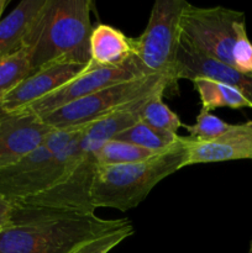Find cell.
<instances>
[{
  "label": "cell",
  "mask_w": 252,
  "mask_h": 253,
  "mask_svg": "<svg viewBox=\"0 0 252 253\" xmlns=\"http://www.w3.org/2000/svg\"><path fill=\"white\" fill-rule=\"evenodd\" d=\"M187 128L189 140L197 141V142H209V141L216 140L221 137L225 133L230 132L235 125L226 123L217 118L216 115L211 114L210 111L200 110L198 114L197 121L194 125H183Z\"/></svg>",
  "instance_id": "ffe728a7"
},
{
  "label": "cell",
  "mask_w": 252,
  "mask_h": 253,
  "mask_svg": "<svg viewBox=\"0 0 252 253\" xmlns=\"http://www.w3.org/2000/svg\"><path fill=\"white\" fill-rule=\"evenodd\" d=\"M143 76L148 74L145 73L142 67L133 58V56L125 64L118 67H95L91 63H88L85 69L76 78L71 79L68 83L49 93L48 95L17 111L31 113L42 118L67 104L85 98L100 89Z\"/></svg>",
  "instance_id": "ba28073f"
},
{
  "label": "cell",
  "mask_w": 252,
  "mask_h": 253,
  "mask_svg": "<svg viewBox=\"0 0 252 253\" xmlns=\"http://www.w3.org/2000/svg\"><path fill=\"white\" fill-rule=\"evenodd\" d=\"M83 127L53 130L40 147L10 167L0 169V194L11 204L51 189L78 160Z\"/></svg>",
  "instance_id": "5b68a950"
},
{
  "label": "cell",
  "mask_w": 252,
  "mask_h": 253,
  "mask_svg": "<svg viewBox=\"0 0 252 253\" xmlns=\"http://www.w3.org/2000/svg\"><path fill=\"white\" fill-rule=\"evenodd\" d=\"M46 0H22L0 22V58L24 48L25 40Z\"/></svg>",
  "instance_id": "5bb4252c"
},
{
  "label": "cell",
  "mask_w": 252,
  "mask_h": 253,
  "mask_svg": "<svg viewBox=\"0 0 252 253\" xmlns=\"http://www.w3.org/2000/svg\"><path fill=\"white\" fill-rule=\"evenodd\" d=\"M133 232H135V229H133L132 224L128 222L125 226L119 227L113 231L100 235L95 239L83 242L69 253H109L111 250L119 246L124 240L133 235Z\"/></svg>",
  "instance_id": "44dd1931"
},
{
  "label": "cell",
  "mask_w": 252,
  "mask_h": 253,
  "mask_svg": "<svg viewBox=\"0 0 252 253\" xmlns=\"http://www.w3.org/2000/svg\"><path fill=\"white\" fill-rule=\"evenodd\" d=\"M189 2L157 0L151 10L147 26L131 39L132 56L146 74H160L177 84L174 77L177 54L182 41V20Z\"/></svg>",
  "instance_id": "8992f818"
},
{
  "label": "cell",
  "mask_w": 252,
  "mask_h": 253,
  "mask_svg": "<svg viewBox=\"0 0 252 253\" xmlns=\"http://www.w3.org/2000/svg\"><path fill=\"white\" fill-rule=\"evenodd\" d=\"M95 212L12 204L11 225L0 232V253H69L83 242L128 224Z\"/></svg>",
  "instance_id": "6da1fadb"
},
{
  "label": "cell",
  "mask_w": 252,
  "mask_h": 253,
  "mask_svg": "<svg viewBox=\"0 0 252 253\" xmlns=\"http://www.w3.org/2000/svg\"><path fill=\"white\" fill-rule=\"evenodd\" d=\"M158 153L162 152H156V151L147 150V148L140 147L133 143L111 138V140L104 142L95 151V158L99 167H106V166L142 162Z\"/></svg>",
  "instance_id": "2e32d148"
},
{
  "label": "cell",
  "mask_w": 252,
  "mask_h": 253,
  "mask_svg": "<svg viewBox=\"0 0 252 253\" xmlns=\"http://www.w3.org/2000/svg\"><path fill=\"white\" fill-rule=\"evenodd\" d=\"M175 81L208 78L239 90L252 105V77L241 73L224 63L209 58L180 41L174 71Z\"/></svg>",
  "instance_id": "8fae6325"
},
{
  "label": "cell",
  "mask_w": 252,
  "mask_h": 253,
  "mask_svg": "<svg viewBox=\"0 0 252 253\" xmlns=\"http://www.w3.org/2000/svg\"><path fill=\"white\" fill-rule=\"evenodd\" d=\"M192 82L199 94L203 110L211 111L219 108L252 109L251 103L232 86L208 78H195Z\"/></svg>",
  "instance_id": "9a60e30c"
},
{
  "label": "cell",
  "mask_w": 252,
  "mask_h": 253,
  "mask_svg": "<svg viewBox=\"0 0 252 253\" xmlns=\"http://www.w3.org/2000/svg\"><path fill=\"white\" fill-rule=\"evenodd\" d=\"M11 215L12 204L0 194V232L6 230L11 225Z\"/></svg>",
  "instance_id": "7402d4cb"
},
{
  "label": "cell",
  "mask_w": 252,
  "mask_h": 253,
  "mask_svg": "<svg viewBox=\"0 0 252 253\" xmlns=\"http://www.w3.org/2000/svg\"><path fill=\"white\" fill-rule=\"evenodd\" d=\"M185 137L142 162L99 167L91 188V204L96 208L127 211L146 199L162 179L184 168Z\"/></svg>",
  "instance_id": "277c9868"
},
{
  "label": "cell",
  "mask_w": 252,
  "mask_h": 253,
  "mask_svg": "<svg viewBox=\"0 0 252 253\" xmlns=\"http://www.w3.org/2000/svg\"><path fill=\"white\" fill-rule=\"evenodd\" d=\"M182 43L252 77V42L244 12L189 4L182 20Z\"/></svg>",
  "instance_id": "3957f363"
},
{
  "label": "cell",
  "mask_w": 252,
  "mask_h": 253,
  "mask_svg": "<svg viewBox=\"0 0 252 253\" xmlns=\"http://www.w3.org/2000/svg\"><path fill=\"white\" fill-rule=\"evenodd\" d=\"M1 96H2V94H0V98H1Z\"/></svg>",
  "instance_id": "d4e9b609"
},
{
  "label": "cell",
  "mask_w": 252,
  "mask_h": 253,
  "mask_svg": "<svg viewBox=\"0 0 252 253\" xmlns=\"http://www.w3.org/2000/svg\"><path fill=\"white\" fill-rule=\"evenodd\" d=\"M9 4V0H0V22H1V15L4 12L5 7Z\"/></svg>",
  "instance_id": "603a6c76"
},
{
  "label": "cell",
  "mask_w": 252,
  "mask_h": 253,
  "mask_svg": "<svg viewBox=\"0 0 252 253\" xmlns=\"http://www.w3.org/2000/svg\"><path fill=\"white\" fill-rule=\"evenodd\" d=\"M249 253H252V240H251V242H250V250H249Z\"/></svg>",
  "instance_id": "cb8c5ba5"
},
{
  "label": "cell",
  "mask_w": 252,
  "mask_h": 253,
  "mask_svg": "<svg viewBox=\"0 0 252 253\" xmlns=\"http://www.w3.org/2000/svg\"><path fill=\"white\" fill-rule=\"evenodd\" d=\"M31 74V56L27 48L0 58V94H6Z\"/></svg>",
  "instance_id": "d6986e66"
},
{
  "label": "cell",
  "mask_w": 252,
  "mask_h": 253,
  "mask_svg": "<svg viewBox=\"0 0 252 253\" xmlns=\"http://www.w3.org/2000/svg\"><path fill=\"white\" fill-rule=\"evenodd\" d=\"M179 138V135L170 133L168 131L158 130V128L152 127V126L140 121V123L128 127L127 130H124L120 133H118L114 137V140L133 143V145L156 151V152H163V151L172 147L174 143H177Z\"/></svg>",
  "instance_id": "e0dca14e"
},
{
  "label": "cell",
  "mask_w": 252,
  "mask_h": 253,
  "mask_svg": "<svg viewBox=\"0 0 252 253\" xmlns=\"http://www.w3.org/2000/svg\"><path fill=\"white\" fill-rule=\"evenodd\" d=\"M85 67L73 62H56L39 69L0 98V113H14L40 100L79 76Z\"/></svg>",
  "instance_id": "30bf717a"
},
{
  "label": "cell",
  "mask_w": 252,
  "mask_h": 253,
  "mask_svg": "<svg viewBox=\"0 0 252 253\" xmlns=\"http://www.w3.org/2000/svg\"><path fill=\"white\" fill-rule=\"evenodd\" d=\"M166 90L152 94L140 109V120L158 130L168 131L178 135V130L183 126L179 116L163 103Z\"/></svg>",
  "instance_id": "ac0fdd59"
},
{
  "label": "cell",
  "mask_w": 252,
  "mask_h": 253,
  "mask_svg": "<svg viewBox=\"0 0 252 253\" xmlns=\"http://www.w3.org/2000/svg\"><path fill=\"white\" fill-rule=\"evenodd\" d=\"M91 6L90 0H46L25 40L31 74L56 62L89 63Z\"/></svg>",
  "instance_id": "7a4b0ae2"
},
{
  "label": "cell",
  "mask_w": 252,
  "mask_h": 253,
  "mask_svg": "<svg viewBox=\"0 0 252 253\" xmlns=\"http://www.w3.org/2000/svg\"><path fill=\"white\" fill-rule=\"evenodd\" d=\"M89 51V63L95 67L123 66L132 58L130 37L116 27L105 24H99L93 27Z\"/></svg>",
  "instance_id": "4fadbf2b"
},
{
  "label": "cell",
  "mask_w": 252,
  "mask_h": 253,
  "mask_svg": "<svg viewBox=\"0 0 252 253\" xmlns=\"http://www.w3.org/2000/svg\"><path fill=\"white\" fill-rule=\"evenodd\" d=\"M169 86H173V83L165 76L151 74L138 77L100 89L85 98L57 109L41 119L54 130L81 128L156 91L162 89L167 90Z\"/></svg>",
  "instance_id": "52a82bcc"
},
{
  "label": "cell",
  "mask_w": 252,
  "mask_h": 253,
  "mask_svg": "<svg viewBox=\"0 0 252 253\" xmlns=\"http://www.w3.org/2000/svg\"><path fill=\"white\" fill-rule=\"evenodd\" d=\"M53 130L35 114L0 113V169L26 157L40 147Z\"/></svg>",
  "instance_id": "9c48e42d"
},
{
  "label": "cell",
  "mask_w": 252,
  "mask_h": 253,
  "mask_svg": "<svg viewBox=\"0 0 252 253\" xmlns=\"http://www.w3.org/2000/svg\"><path fill=\"white\" fill-rule=\"evenodd\" d=\"M185 147L184 167L198 163L252 161V121L236 124L230 132L209 142H197L185 137Z\"/></svg>",
  "instance_id": "7c38bea8"
}]
</instances>
